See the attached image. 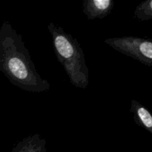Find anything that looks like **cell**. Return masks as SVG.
Returning a JSON list of instances; mask_svg holds the SVG:
<instances>
[{
    "instance_id": "6da1fadb",
    "label": "cell",
    "mask_w": 152,
    "mask_h": 152,
    "mask_svg": "<svg viewBox=\"0 0 152 152\" xmlns=\"http://www.w3.org/2000/svg\"><path fill=\"white\" fill-rule=\"evenodd\" d=\"M0 71L22 90L40 93L50 89L48 82L37 72L22 36L8 21L0 28Z\"/></svg>"
},
{
    "instance_id": "7a4b0ae2",
    "label": "cell",
    "mask_w": 152,
    "mask_h": 152,
    "mask_svg": "<svg viewBox=\"0 0 152 152\" xmlns=\"http://www.w3.org/2000/svg\"><path fill=\"white\" fill-rule=\"evenodd\" d=\"M48 29L51 35L56 58L68 74L71 83L78 88L85 89L89 84V72L80 44L62 27L50 22Z\"/></svg>"
},
{
    "instance_id": "3957f363",
    "label": "cell",
    "mask_w": 152,
    "mask_h": 152,
    "mask_svg": "<svg viewBox=\"0 0 152 152\" xmlns=\"http://www.w3.org/2000/svg\"><path fill=\"white\" fill-rule=\"evenodd\" d=\"M104 42L120 53L152 67V39L125 36L107 39Z\"/></svg>"
},
{
    "instance_id": "277c9868",
    "label": "cell",
    "mask_w": 152,
    "mask_h": 152,
    "mask_svg": "<svg viewBox=\"0 0 152 152\" xmlns=\"http://www.w3.org/2000/svg\"><path fill=\"white\" fill-rule=\"evenodd\" d=\"M114 6L113 0H84L83 12L89 20L103 19L111 13Z\"/></svg>"
},
{
    "instance_id": "5b68a950",
    "label": "cell",
    "mask_w": 152,
    "mask_h": 152,
    "mask_svg": "<svg viewBox=\"0 0 152 152\" xmlns=\"http://www.w3.org/2000/svg\"><path fill=\"white\" fill-rule=\"evenodd\" d=\"M130 112L135 123L152 134V114L145 106L135 99L131 102Z\"/></svg>"
},
{
    "instance_id": "8992f818",
    "label": "cell",
    "mask_w": 152,
    "mask_h": 152,
    "mask_svg": "<svg viewBox=\"0 0 152 152\" xmlns=\"http://www.w3.org/2000/svg\"><path fill=\"white\" fill-rule=\"evenodd\" d=\"M46 140L38 134L28 136L18 142L11 152H46Z\"/></svg>"
},
{
    "instance_id": "52a82bcc",
    "label": "cell",
    "mask_w": 152,
    "mask_h": 152,
    "mask_svg": "<svg viewBox=\"0 0 152 152\" xmlns=\"http://www.w3.org/2000/svg\"><path fill=\"white\" fill-rule=\"evenodd\" d=\"M134 16L140 21L152 19V0H146L138 4L134 10Z\"/></svg>"
}]
</instances>
